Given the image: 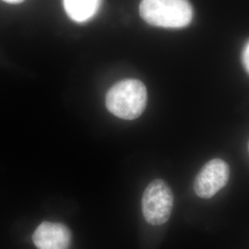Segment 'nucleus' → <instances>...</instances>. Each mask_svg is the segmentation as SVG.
Returning a JSON list of instances; mask_svg holds the SVG:
<instances>
[{
  "instance_id": "1",
  "label": "nucleus",
  "mask_w": 249,
  "mask_h": 249,
  "mask_svg": "<svg viewBox=\"0 0 249 249\" xmlns=\"http://www.w3.org/2000/svg\"><path fill=\"white\" fill-rule=\"evenodd\" d=\"M148 100L145 85L141 80L127 79L115 84L107 92L108 111L121 119L133 120L142 115Z\"/></svg>"
},
{
  "instance_id": "2",
  "label": "nucleus",
  "mask_w": 249,
  "mask_h": 249,
  "mask_svg": "<svg viewBox=\"0 0 249 249\" xmlns=\"http://www.w3.org/2000/svg\"><path fill=\"white\" fill-rule=\"evenodd\" d=\"M140 14L152 26L180 29L190 24L193 9L188 0H142Z\"/></svg>"
},
{
  "instance_id": "3",
  "label": "nucleus",
  "mask_w": 249,
  "mask_h": 249,
  "mask_svg": "<svg viewBox=\"0 0 249 249\" xmlns=\"http://www.w3.org/2000/svg\"><path fill=\"white\" fill-rule=\"evenodd\" d=\"M174 207V194L168 184L161 180L151 181L143 193L142 213L147 223L161 225L169 220Z\"/></svg>"
},
{
  "instance_id": "4",
  "label": "nucleus",
  "mask_w": 249,
  "mask_h": 249,
  "mask_svg": "<svg viewBox=\"0 0 249 249\" xmlns=\"http://www.w3.org/2000/svg\"><path fill=\"white\" fill-rule=\"evenodd\" d=\"M230 177V168L226 161L213 159L205 163L194 181L196 196L211 198L226 186Z\"/></svg>"
},
{
  "instance_id": "5",
  "label": "nucleus",
  "mask_w": 249,
  "mask_h": 249,
  "mask_svg": "<svg viewBox=\"0 0 249 249\" xmlns=\"http://www.w3.org/2000/svg\"><path fill=\"white\" fill-rule=\"evenodd\" d=\"M71 232L62 223L44 222L33 235V241L38 249H70Z\"/></svg>"
},
{
  "instance_id": "6",
  "label": "nucleus",
  "mask_w": 249,
  "mask_h": 249,
  "mask_svg": "<svg viewBox=\"0 0 249 249\" xmlns=\"http://www.w3.org/2000/svg\"><path fill=\"white\" fill-rule=\"evenodd\" d=\"M63 4L70 18L82 22L94 16L98 10L100 0H63Z\"/></svg>"
},
{
  "instance_id": "7",
  "label": "nucleus",
  "mask_w": 249,
  "mask_h": 249,
  "mask_svg": "<svg viewBox=\"0 0 249 249\" xmlns=\"http://www.w3.org/2000/svg\"><path fill=\"white\" fill-rule=\"evenodd\" d=\"M242 62L246 69V71L249 74V41L245 45L243 52H242Z\"/></svg>"
},
{
  "instance_id": "8",
  "label": "nucleus",
  "mask_w": 249,
  "mask_h": 249,
  "mask_svg": "<svg viewBox=\"0 0 249 249\" xmlns=\"http://www.w3.org/2000/svg\"><path fill=\"white\" fill-rule=\"evenodd\" d=\"M3 1L9 3V4H19V3H22L25 0H3Z\"/></svg>"
},
{
  "instance_id": "9",
  "label": "nucleus",
  "mask_w": 249,
  "mask_h": 249,
  "mask_svg": "<svg viewBox=\"0 0 249 249\" xmlns=\"http://www.w3.org/2000/svg\"></svg>"
}]
</instances>
